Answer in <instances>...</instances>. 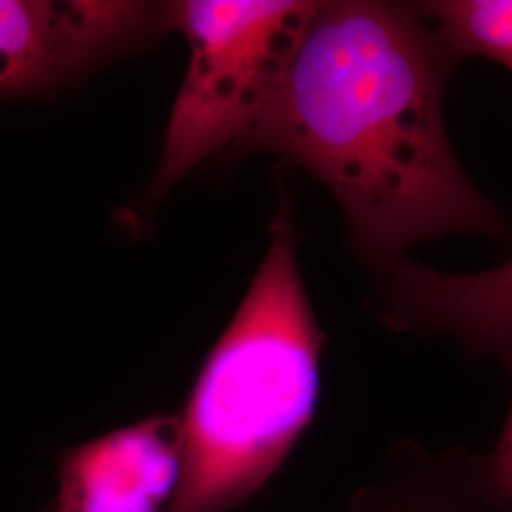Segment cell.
Listing matches in <instances>:
<instances>
[{
    "instance_id": "obj_1",
    "label": "cell",
    "mask_w": 512,
    "mask_h": 512,
    "mask_svg": "<svg viewBox=\"0 0 512 512\" xmlns=\"http://www.w3.org/2000/svg\"><path fill=\"white\" fill-rule=\"evenodd\" d=\"M458 55L421 8L319 2L270 105L239 139L304 165L342 205L363 255L391 268L423 239L505 238L444 126Z\"/></svg>"
},
{
    "instance_id": "obj_2",
    "label": "cell",
    "mask_w": 512,
    "mask_h": 512,
    "mask_svg": "<svg viewBox=\"0 0 512 512\" xmlns=\"http://www.w3.org/2000/svg\"><path fill=\"white\" fill-rule=\"evenodd\" d=\"M317 327L287 217L181 420L183 478L169 512H228L255 497L308 429L319 397Z\"/></svg>"
},
{
    "instance_id": "obj_3",
    "label": "cell",
    "mask_w": 512,
    "mask_h": 512,
    "mask_svg": "<svg viewBox=\"0 0 512 512\" xmlns=\"http://www.w3.org/2000/svg\"><path fill=\"white\" fill-rule=\"evenodd\" d=\"M317 6L308 0H188L171 6V21L190 46V63L165 133L154 194L253 129Z\"/></svg>"
},
{
    "instance_id": "obj_4",
    "label": "cell",
    "mask_w": 512,
    "mask_h": 512,
    "mask_svg": "<svg viewBox=\"0 0 512 512\" xmlns=\"http://www.w3.org/2000/svg\"><path fill=\"white\" fill-rule=\"evenodd\" d=\"M167 19L145 2L0 0V93L52 88Z\"/></svg>"
},
{
    "instance_id": "obj_5",
    "label": "cell",
    "mask_w": 512,
    "mask_h": 512,
    "mask_svg": "<svg viewBox=\"0 0 512 512\" xmlns=\"http://www.w3.org/2000/svg\"><path fill=\"white\" fill-rule=\"evenodd\" d=\"M181 478V420L154 416L67 450L40 512H169Z\"/></svg>"
},
{
    "instance_id": "obj_6",
    "label": "cell",
    "mask_w": 512,
    "mask_h": 512,
    "mask_svg": "<svg viewBox=\"0 0 512 512\" xmlns=\"http://www.w3.org/2000/svg\"><path fill=\"white\" fill-rule=\"evenodd\" d=\"M382 317L391 329L452 336L512 374V260L473 274L399 260L389 268Z\"/></svg>"
},
{
    "instance_id": "obj_7",
    "label": "cell",
    "mask_w": 512,
    "mask_h": 512,
    "mask_svg": "<svg viewBox=\"0 0 512 512\" xmlns=\"http://www.w3.org/2000/svg\"><path fill=\"white\" fill-rule=\"evenodd\" d=\"M351 512H512L490 454L403 440L353 495Z\"/></svg>"
},
{
    "instance_id": "obj_8",
    "label": "cell",
    "mask_w": 512,
    "mask_h": 512,
    "mask_svg": "<svg viewBox=\"0 0 512 512\" xmlns=\"http://www.w3.org/2000/svg\"><path fill=\"white\" fill-rule=\"evenodd\" d=\"M420 8L458 57H488L512 73V0H444Z\"/></svg>"
},
{
    "instance_id": "obj_9",
    "label": "cell",
    "mask_w": 512,
    "mask_h": 512,
    "mask_svg": "<svg viewBox=\"0 0 512 512\" xmlns=\"http://www.w3.org/2000/svg\"><path fill=\"white\" fill-rule=\"evenodd\" d=\"M490 458L494 463L495 473L512 494V406L497 446L494 452H490Z\"/></svg>"
}]
</instances>
